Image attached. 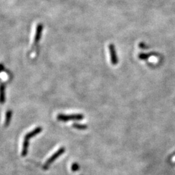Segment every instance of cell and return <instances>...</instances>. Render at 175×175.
I'll return each mask as SVG.
<instances>
[{
  "instance_id": "cell-1",
  "label": "cell",
  "mask_w": 175,
  "mask_h": 175,
  "mask_svg": "<svg viewBox=\"0 0 175 175\" xmlns=\"http://www.w3.org/2000/svg\"><path fill=\"white\" fill-rule=\"evenodd\" d=\"M41 131H42V128L41 127H37L35 130H33V131H31L30 132L27 133V134L25 135V138H24V140H23V149H22V154L23 156H24L27 153L28 144H29V139L32 138V137H34L35 135H37L38 134L40 133Z\"/></svg>"
},
{
  "instance_id": "cell-2",
  "label": "cell",
  "mask_w": 175,
  "mask_h": 175,
  "mask_svg": "<svg viewBox=\"0 0 175 175\" xmlns=\"http://www.w3.org/2000/svg\"><path fill=\"white\" fill-rule=\"evenodd\" d=\"M82 118L83 115L82 114H58L57 115V119L61 121H68L71 120H81L82 119Z\"/></svg>"
},
{
  "instance_id": "cell-3",
  "label": "cell",
  "mask_w": 175,
  "mask_h": 175,
  "mask_svg": "<svg viewBox=\"0 0 175 175\" xmlns=\"http://www.w3.org/2000/svg\"><path fill=\"white\" fill-rule=\"evenodd\" d=\"M108 50L110 55V62H111V64L113 66H115V65L118 64L119 60L115 45L113 44H110L108 45Z\"/></svg>"
},
{
  "instance_id": "cell-4",
  "label": "cell",
  "mask_w": 175,
  "mask_h": 175,
  "mask_svg": "<svg viewBox=\"0 0 175 175\" xmlns=\"http://www.w3.org/2000/svg\"><path fill=\"white\" fill-rule=\"evenodd\" d=\"M65 151V149L64 148H60L58 149V151H56L53 155L51 156L46 161V162H45V164H44V168L45 169H46L48 168V167L49 166V165L53 162V161L55 160L56 158H57L58 156H60Z\"/></svg>"
},
{
  "instance_id": "cell-5",
  "label": "cell",
  "mask_w": 175,
  "mask_h": 175,
  "mask_svg": "<svg viewBox=\"0 0 175 175\" xmlns=\"http://www.w3.org/2000/svg\"><path fill=\"white\" fill-rule=\"evenodd\" d=\"M43 28H44V26L42 23H39V24L37 25L36 29V33H35V38H34L33 47H32V50L35 49V48L37 46L38 44L39 43V42H40Z\"/></svg>"
},
{
  "instance_id": "cell-6",
  "label": "cell",
  "mask_w": 175,
  "mask_h": 175,
  "mask_svg": "<svg viewBox=\"0 0 175 175\" xmlns=\"http://www.w3.org/2000/svg\"><path fill=\"white\" fill-rule=\"evenodd\" d=\"M5 101V85L3 83L0 84V104H3Z\"/></svg>"
},
{
  "instance_id": "cell-7",
  "label": "cell",
  "mask_w": 175,
  "mask_h": 175,
  "mask_svg": "<svg viewBox=\"0 0 175 175\" xmlns=\"http://www.w3.org/2000/svg\"><path fill=\"white\" fill-rule=\"evenodd\" d=\"M12 115V112L10 110H8L7 112H6V117H5V127L8 126L10 123V119H11V117Z\"/></svg>"
},
{
  "instance_id": "cell-8",
  "label": "cell",
  "mask_w": 175,
  "mask_h": 175,
  "mask_svg": "<svg viewBox=\"0 0 175 175\" xmlns=\"http://www.w3.org/2000/svg\"><path fill=\"white\" fill-rule=\"evenodd\" d=\"M153 53H140L138 55V58H140V60H147L148 58L151 56V55H152Z\"/></svg>"
},
{
  "instance_id": "cell-9",
  "label": "cell",
  "mask_w": 175,
  "mask_h": 175,
  "mask_svg": "<svg viewBox=\"0 0 175 175\" xmlns=\"http://www.w3.org/2000/svg\"><path fill=\"white\" fill-rule=\"evenodd\" d=\"M73 127L78 129H85V128H86V125H79V124H74Z\"/></svg>"
},
{
  "instance_id": "cell-10",
  "label": "cell",
  "mask_w": 175,
  "mask_h": 175,
  "mask_svg": "<svg viewBox=\"0 0 175 175\" xmlns=\"http://www.w3.org/2000/svg\"><path fill=\"white\" fill-rule=\"evenodd\" d=\"M139 47H140V48H141L142 49H146L148 48V47H147V45L143 42H141L139 44Z\"/></svg>"
},
{
  "instance_id": "cell-11",
  "label": "cell",
  "mask_w": 175,
  "mask_h": 175,
  "mask_svg": "<svg viewBox=\"0 0 175 175\" xmlns=\"http://www.w3.org/2000/svg\"><path fill=\"white\" fill-rule=\"evenodd\" d=\"M78 169H79V166H78L76 164H73V165H72V170L73 171H77Z\"/></svg>"
},
{
  "instance_id": "cell-12",
  "label": "cell",
  "mask_w": 175,
  "mask_h": 175,
  "mask_svg": "<svg viewBox=\"0 0 175 175\" xmlns=\"http://www.w3.org/2000/svg\"><path fill=\"white\" fill-rule=\"evenodd\" d=\"M4 70V66L3 64L0 63V73L2 72V71Z\"/></svg>"
}]
</instances>
